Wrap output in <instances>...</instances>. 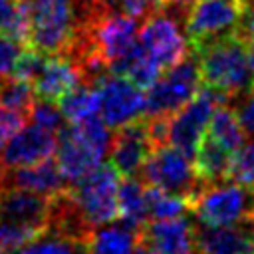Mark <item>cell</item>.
<instances>
[{"label": "cell", "instance_id": "obj_1", "mask_svg": "<svg viewBox=\"0 0 254 254\" xmlns=\"http://www.w3.org/2000/svg\"><path fill=\"white\" fill-rule=\"evenodd\" d=\"M202 85L224 97L238 95L252 87L246 60V44L240 34H230L194 50Z\"/></svg>", "mask_w": 254, "mask_h": 254}, {"label": "cell", "instance_id": "obj_2", "mask_svg": "<svg viewBox=\"0 0 254 254\" xmlns=\"http://www.w3.org/2000/svg\"><path fill=\"white\" fill-rule=\"evenodd\" d=\"M190 208L204 226H232L254 220V194L232 181L208 183L190 200Z\"/></svg>", "mask_w": 254, "mask_h": 254}, {"label": "cell", "instance_id": "obj_3", "mask_svg": "<svg viewBox=\"0 0 254 254\" xmlns=\"http://www.w3.org/2000/svg\"><path fill=\"white\" fill-rule=\"evenodd\" d=\"M117 185L119 173L111 163L99 165L83 179L67 185L69 196L89 228L109 224L117 218Z\"/></svg>", "mask_w": 254, "mask_h": 254}, {"label": "cell", "instance_id": "obj_4", "mask_svg": "<svg viewBox=\"0 0 254 254\" xmlns=\"http://www.w3.org/2000/svg\"><path fill=\"white\" fill-rule=\"evenodd\" d=\"M200 71L196 58L185 56L175 65L167 67L165 73L149 85L145 95V115L147 117H171L185 103H189L200 89Z\"/></svg>", "mask_w": 254, "mask_h": 254}, {"label": "cell", "instance_id": "obj_5", "mask_svg": "<svg viewBox=\"0 0 254 254\" xmlns=\"http://www.w3.org/2000/svg\"><path fill=\"white\" fill-rule=\"evenodd\" d=\"M141 173L145 185L157 187L171 194L187 196L189 202L202 187V183L196 179L192 159H189L183 151L173 145L155 147L145 159Z\"/></svg>", "mask_w": 254, "mask_h": 254}, {"label": "cell", "instance_id": "obj_6", "mask_svg": "<svg viewBox=\"0 0 254 254\" xmlns=\"http://www.w3.org/2000/svg\"><path fill=\"white\" fill-rule=\"evenodd\" d=\"M242 0H196L185 16L187 40L192 50L236 34L242 20Z\"/></svg>", "mask_w": 254, "mask_h": 254}, {"label": "cell", "instance_id": "obj_7", "mask_svg": "<svg viewBox=\"0 0 254 254\" xmlns=\"http://www.w3.org/2000/svg\"><path fill=\"white\" fill-rule=\"evenodd\" d=\"M224 99L226 97L220 95L218 91H214L206 85H200L196 95L169 117L167 143L177 147L179 151H183L189 159H192L198 143L202 141V137L206 133V127H208V121H210L214 109L218 105H222Z\"/></svg>", "mask_w": 254, "mask_h": 254}, {"label": "cell", "instance_id": "obj_8", "mask_svg": "<svg viewBox=\"0 0 254 254\" xmlns=\"http://www.w3.org/2000/svg\"><path fill=\"white\" fill-rule=\"evenodd\" d=\"M137 42L163 69L175 65L189 54L187 34L173 16L163 12V8L145 18L137 32Z\"/></svg>", "mask_w": 254, "mask_h": 254}, {"label": "cell", "instance_id": "obj_9", "mask_svg": "<svg viewBox=\"0 0 254 254\" xmlns=\"http://www.w3.org/2000/svg\"><path fill=\"white\" fill-rule=\"evenodd\" d=\"M99 117L109 129L123 127L145 113V93L125 75L107 73L97 83Z\"/></svg>", "mask_w": 254, "mask_h": 254}, {"label": "cell", "instance_id": "obj_10", "mask_svg": "<svg viewBox=\"0 0 254 254\" xmlns=\"http://www.w3.org/2000/svg\"><path fill=\"white\" fill-rule=\"evenodd\" d=\"M103 153L97 151L79 129L69 123V127H62L56 137V165L65 179L67 185L83 179L93 169L101 165Z\"/></svg>", "mask_w": 254, "mask_h": 254}, {"label": "cell", "instance_id": "obj_11", "mask_svg": "<svg viewBox=\"0 0 254 254\" xmlns=\"http://www.w3.org/2000/svg\"><path fill=\"white\" fill-rule=\"evenodd\" d=\"M153 151V145L147 137V123L145 119H135L123 127L115 129V135H111L109 145V157L115 171L123 177H135L149 153Z\"/></svg>", "mask_w": 254, "mask_h": 254}, {"label": "cell", "instance_id": "obj_12", "mask_svg": "<svg viewBox=\"0 0 254 254\" xmlns=\"http://www.w3.org/2000/svg\"><path fill=\"white\" fill-rule=\"evenodd\" d=\"M56 151V133L38 125H22L0 149L2 169L32 165L48 159Z\"/></svg>", "mask_w": 254, "mask_h": 254}, {"label": "cell", "instance_id": "obj_13", "mask_svg": "<svg viewBox=\"0 0 254 254\" xmlns=\"http://www.w3.org/2000/svg\"><path fill=\"white\" fill-rule=\"evenodd\" d=\"M0 183H4L8 187L26 189V190H32V192L48 196V198L62 192L67 187L65 179L62 177V173L56 165V161H52L50 157L42 159L38 163H32V165L2 169Z\"/></svg>", "mask_w": 254, "mask_h": 254}, {"label": "cell", "instance_id": "obj_14", "mask_svg": "<svg viewBox=\"0 0 254 254\" xmlns=\"http://www.w3.org/2000/svg\"><path fill=\"white\" fill-rule=\"evenodd\" d=\"M50 198L0 183V220L46 228Z\"/></svg>", "mask_w": 254, "mask_h": 254}, {"label": "cell", "instance_id": "obj_15", "mask_svg": "<svg viewBox=\"0 0 254 254\" xmlns=\"http://www.w3.org/2000/svg\"><path fill=\"white\" fill-rule=\"evenodd\" d=\"M141 240L159 254H196L194 230L185 216L145 222Z\"/></svg>", "mask_w": 254, "mask_h": 254}, {"label": "cell", "instance_id": "obj_16", "mask_svg": "<svg viewBox=\"0 0 254 254\" xmlns=\"http://www.w3.org/2000/svg\"><path fill=\"white\" fill-rule=\"evenodd\" d=\"M81 81L83 77L79 65L64 54H54L46 58V64L32 81V87L36 97L58 103L60 97H64L69 89H73Z\"/></svg>", "mask_w": 254, "mask_h": 254}, {"label": "cell", "instance_id": "obj_17", "mask_svg": "<svg viewBox=\"0 0 254 254\" xmlns=\"http://www.w3.org/2000/svg\"><path fill=\"white\" fill-rule=\"evenodd\" d=\"M198 254H254V230L238 224L204 226L194 230Z\"/></svg>", "mask_w": 254, "mask_h": 254}, {"label": "cell", "instance_id": "obj_18", "mask_svg": "<svg viewBox=\"0 0 254 254\" xmlns=\"http://www.w3.org/2000/svg\"><path fill=\"white\" fill-rule=\"evenodd\" d=\"M141 232L137 228L121 224H101L91 230L85 254H133L141 242Z\"/></svg>", "mask_w": 254, "mask_h": 254}, {"label": "cell", "instance_id": "obj_19", "mask_svg": "<svg viewBox=\"0 0 254 254\" xmlns=\"http://www.w3.org/2000/svg\"><path fill=\"white\" fill-rule=\"evenodd\" d=\"M87 240L65 234L56 228H44L26 244L10 250L8 254H85Z\"/></svg>", "mask_w": 254, "mask_h": 254}, {"label": "cell", "instance_id": "obj_20", "mask_svg": "<svg viewBox=\"0 0 254 254\" xmlns=\"http://www.w3.org/2000/svg\"><path fill=\"white\" fill-rule=\"evenodd\" d=\"M147 185L135 177H125L117 185V216L131 228L143 230L147 222Z\"/></svg>", "mask_w": 254, "mask_h": 254}, {"label": "cell", "instance_id": "obj_21", "mask_svg": "<svg viewBox=\"0 0 254 254\" xmlns=\"http://www.w3.org/2000/svg\"><path fill=\"white\" fill-rule=\"evenodd\" d=\"M230 161V151H226L222 145L212 141L210 137H202V141L196 147V153L192 157V167L196 173V179L204 185L226 181V169Z\"/></svg>", "mask_w": 254, "mask_h": 254}, {"label": "cell", "instance_id": "obj_22", "mask_svg": "<svg viewBox=\"0 0 254 254\" xmlns=\"http://www.w3.org/2000/svg\"><path fill=\"white\" fill-rule=\"evenodd\" d=\"M58 107L69 123H81L89 117L99 115V95L97 87L91 83H77L64 97L58 99Z\"/></svg>", "mask_w": 254, "mask_h": 254}, {"label": "cell", "instance_id": "obj_23", "mask_svg": "<svg viewBox=\"0 0 254 254\" xmlns=\"http://www.w3.org/2000/svg\"><path fill=\"white\" fill-rule=\"evenodd\" d=\"M204 135L210 137L212 141H216L218 145H222L230 153L244 141V131L238 123L236 113L224 105H218L214 109Z\"/></svg>", "mask_w": 254, "mask_h": 254}, {"label": "cell", "instance_id": "obj_24", "mask_svg": "<svg viewBox=\"0 0 254 254\" xmlns=\"http://www.w3.org/2000/svg\"><path fill=\"white\" fill-rule=\"evenodd\" d=\"M145 196H147V218H153V220L179 218L190 208V202L187 196L171 194L157 187L147 185Z\"/></svg>", "mask_w": 254, "mask_h": 254}, {"label": "cell", "instance_id": "obj_25", "mask_svg": "<svg viewBox=\"0 0 254 254\" xmlns=\"http://www.w3.org/2000/svg\"><path fill=\"white\" fill-rule=\"evenodd\" d=\"M34 99H36V93H34L32 81L18 79L14 75L0 79V107L24 113L28 117V111Z\"/></svg>", "mask_w": 254, "mask_h": 254}, {"label": "cell", "instance_id": "obj_26", "mask_svg": "<svg viewBox=\"0 0 254 254\" xmlns=\"http://www.w3.org/2000/svg\"><path fill=\"white\" fill-rule=\"evenodd\" d=\"M226 181H232L244 189H254V139L242 141L232 153L226 169Z\"/></svg>", "mask_w": 254, "mask_h": 254}, {"label": "cell", "instance_id": "obj_27", "mask_svg": "<svg viewBox=\"0 0 254 254\" xmlns=\"http://www.w3.org/2000/svg\"><path fill=\"white\" fill-rule=\"evenodd\" d=\"M40 230H44V228L20 224V222H10V220H0V252H10V250L26 244Z\"/></svg>", "mask_w": 254, "mask_h": 254}, {"label": "cell", "instance_id": "obj_28", "mask_svg": "<svg viewBox=\"0 0 254 254\" xmlns=\"http://www.w3.org/2000/svg\"><path fill=\"white\" fill-rule=\"evenodd\" d=\"M30 119L34 125L44 127L48 131L58 133L64 127V115L60 111V107L56 105V101H48V99H34L30 111H28Z\"/></svg>", "mask_w": 254, "mask_h": 254}, {"label": "cell", "instance_id": "obj_29", "mask_svg": "<svg viewBox=\"0 0 254 254\" xmlns=\"http://www.w3.org/2000/svg\"><path fill=\"white\" fill-rule=\"evenodd\" d=\"M46 54L30 48V50H22L18 60H16V65H14V71L12 75L18 77V79H26V81H34L36 75L40 73V69L44 67L46 64Z\"/></svg>", "mask_w": 254, "mask_h": 254}, {"label": "cell", "instance_id": "obj_30", "mask_svg": "<svg viewBox=\"0 0 254 254\" xmlns=\"http://www.w3.org/2000/svg\"><path fill=\"white\" fill-rule=\"evenodd\" d=\"M22 44L18 40H14L12 36H8L6 32H0V79L12 75L16 60L22 52Z\"/></svg>", "mask_w": 254, "mask_h": 254}, {"label": "cell", "instance_id": "obj_31", "mask_svg": "<svg viewBox=\"0 0 254 254\" xmlns=\"http://www.w3.org/2000/svg\"><path fill=\"white\" fill-rule=\"evenodd\" d=\"M238 117V123L244 131V135L254 139V85L248 89L244 99L238 103V109L234 111Z\"/></svg>", "mask_w": 254, "mask_h": 254}, {"label": "cell", "instance_id": "obj_32", "mask_svg": "<svg viewBox=\"0 0 254 254\" xmlns=\"http://www.w3.org/2000/svg\"><path fill=\"white\" fill-rule=\"evenodd\" d=\"M119 6L123 14L139 20V18H147L149 14L161 10L163 0H119Z\"/></svg>", "mask_w": 254, "mask_h": 254}, {"label": "cell", "instance_id": "obj_33", "mask_svg": "<svg viewBox=\"0 0 254 254\" xmlns=\"http://www.w3.org/2000/svg\"><path fill=\"white\" fill-rule=\"evenodd\" d=\"M26 115L12 111V109H0V149L4 147V143L24 125Z\"/></svg>", "mask_w": 254, "mask_h": 254}, {"label": "cell", "instance_id": "obj_34", "mask_svg": "<svg viewBox=\"0 0 254 254\" xmlns=\"http://www.w3.org/2000/svg\"><path fill=\"white\" fill-rule=\"evenodd\" d=\"M238 34L240 38L244 40V44L248 48H254V4H248L244 6V12H242V20H240V26H238Z\"/></svg>", "mask_w": 254, "mask_h": 254}, {"label": "cell", "instance_id": "obj_35", "mask_svg": "<svg viewBox=\"0 0 254 254\" xmlns=\"http://www.w3.org/2000/svg\"><path fill=\"white\" fill-rule=\"evenodd\" d=\"M16 2L18 0H0V30H4L14 14V8H16Z\"/></svg>", "mask_w": 254, "mask_h": 254}, {"label": "cell", "instance_id": "obj_36", "mask_svg": "<svg viewBox=\"0 0 254 254\" xmlns=\"http://www.w3.org/2000/svg\"><path fill=\"white\" fill-rule=\"evenodd\" d=\"M133 254H159V252H157L155 248H151L147 242H143V240H141V242L137 244V248H135V252H133Z\"/></svg>", "mask_w": 254, "mask_h": 254}, {"label": "cell", "instance_id": "obj_37", "mask_svg": "<svg viewBox=\"0 0 254 254\" xmlns=\"http://www.w3.org/2000/svg\"><path fill=\"white\" fill-rule=\"evenodd\" d=\"M0 173H2V165H0Z\"/></svg>", "mask_w": 254, "mask_h": 254}, {"label": "cell", "instance_id": "obj_38", "mask_svg": "<svg viewBox=\"0 0 254 254\" xmlns=\"http://www.w3.org/2000/svg\"><path fill=\"white\" fill-rule=\"evenodd\" d=\"M103 2H111V0H103Z\"/></svg>", "mask_w": 254, "mask_h": 254}]
</instances>
